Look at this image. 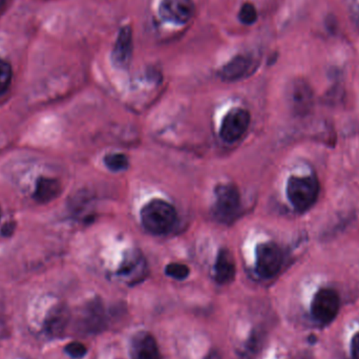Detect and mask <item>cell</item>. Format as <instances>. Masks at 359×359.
Here are the masks:
<instances>
[{"mask_svg":"<svg viewBox=\"0 0 359 359\" xmlns=\"http://www.w3.org/2000/svg\"><path fill=\"white\" fill-rule=\"evenodd\" d=\"M236 276V262L231 252L222 249L217 255L215 265V280L221 285L229 284Z\"/></svg>","mask_w":359,"mask_h":359,"instance_id":"15","label":"cell"},{"mask_svg":"<svg viewBox=\"0 0 359 359\" xmlns=\"http://www.w3.org/2000/svg\"><path fill=\"white\" fill-rule=\"evenodd\" d=\"M352 358L359 359V332L354 335L351 344Z\"/></svg>","mask_w":359,"mask_h":359,"instance_id":"22","label":"cell"},{"mask_svg":"<svg viewBox=\"0 0 359 359\" xmlns=\"http://www.w3.org/2000/svg\"><path fill=\"white\" fill-rule=\"evenodd\" d=\"M205 359H222L221 355L217 353V351H211L209 352L208 355L205 358Z\"/></svg>","mask_w":359,"mask_h":359,"instance_id":"23","label":"cell"},{"mask_svg":"<svg viewBox=\"0 0 359 359\" xmlns=\"http://www.w3.org/2000/svg\"><path fill=\"white\" fill-rule=\"evenodd\" d=\"M130 358L163 359L160 354L157 341L151 333L141 331L136 333L130 341Z\"/></svg>","mask_w":359,"mask_h":359,"instance_id":"10","label":"cell"},{"mask_svg":"<svg viewBox=\"0 0 359 359\" xmlns=\"http://www.w3.org/2000/svg\"><path fill=\"white\" fill-rule=\"evenodd\" d=\"M289 101L295 113H308L313 103V93L309 84L304 80H294L289 88Z\"/></svg>","mask_w":359,"mask_h":359,"instance_id":"13","label":"cell"},{"mask_svg":"<svg viewBox=\"0 0 359 359\" xmlns=\"http://www.w3.org/2000/svg\"><path fill=\"white\" fill-rule=\"evenodd\" d=\"M13 80V69L10 62L0 57V96L6 94Z\"/></svg>","mask_w":359,"mask_h":359,"instance_id":"18","label":"cell"},{"mask_svg":"<svg viewBox=\"0 0 359 359\" xmlns=\"http://www.w3.org/2000/svg\"><path fill=\"white\" fill-rule=\"evenodd\" d=\"M6 0H0V10L4 8V4H6Z\"/></svg>","mask_w":359,"mask_h":359,"instance_id":"24","label":"cell"},{"mask_svg":"<svg viewBox=\"0 0 359 359\" xmlns=\"http://www.w3.org/2000/svg\"><path fill=\"white\" fill-rule=\"evenodd\" d=\"M320 183L314 176L291 177L287 183V196L299 212L311 208L318 198Z\"/></svg>","mask_w":359,"mask_h":359,"instance_id":"2","label":"cell"},{"mask_svg":"<svg viewBox=\"0 0 359 359\" xmlns=\"http://www.w3.org/2000/svg\"><path fill=\"white\" fill-rule=\"evenodd\" d=\"M178 215L174 205L162 198H154L141 210L143 227L156 236L168 233L176 225Z\"/></svg>","mask_w":359,"mask_h":359,"instance_id":"1","label":"cell"},{"mask_svg":"<svg viewBox=\"0 0 359 359\" xmlns=\"http://www.w3.org/2000/svg\"><path fill=\"white\" fill-rule=\"evenodd\" d=\"M159 12L168 22L185 25L194 16V4L192 0H161Z\"/></svg>","mask_w":359,"mask_h":359,"instance_id":"8","label":"cell"},{"mask_svg":"<svg viewBox=\"0 0 359 359\" xmlns=\"http://www.w3.org/2000/svg\"><path fill=\"white\" fill-rule=\"evenodd\" d=\"M104 164L114 172H124L130 165L128 157L123 154H109L104 158Z\"/></svg>","mask_w":359,"mask_h":359,"instance_id":"17","label":"cell"},{"mask_svg":"<svg viewBox=\"0 0 359 359\" xmlns=\"http://www.w3.org/2000/svg\"><path fill=\"white\" fill-rule=\"evenodd\" d=\"M69 310L65 305H57L46 314L43 320V332L50 339L62 337L69 326Z\"/></svg>","mask_w":359,"mask_h":359,"instance_id":"11","label":"cell"},{"mask_svg":"<svg viewBox=\"0 0 359 359\" xmlns=\"http://www.w3.org/2000/svg\"><path fill=\"white\" fill-rule=\"evenodd\" d=\"M213 215L219 223H231L240 212L241 196L233 184H221L215 188Z\"/></svg>","mask_w":359,"mask_h":359,"instance_id":"3","label":"cell"},{"mask_svg":"<svg viewBox=\"0 0 359 359\" xmlns=\"http://www.w3.org/2000/svg\"><path fill=\"white\" fill-rule=\"evenodd\" d=\"M107 326L104 306L99 299L88 302L80 316L79 328L86 334H97Z\"/></svg>","mask_w":359,"mask_h":359,"instance_id":"7","label":"cell"},{"mask_svg":"<svg viewBox=\"0 0 359 359\" xmlns=\"http://www.w3.org/2000/svg\"><path fill=\"white\" fill-rule=\"evenodd\" d=\"M166 276L177 280H184L189 276V268L184 264L172 263L166 266Z\"/></svg>","mask_w":359,"mask_h":359,"instance_id":"20","label":"cell"},{"mask_svg":"<svg viewBox=\"0 0 359 359\" xmlns=\"http://www.w3.org/2000/svg\"><path fill=\"white\" fill-rule=\"evenodd\" d=\"M238 19L244 25H253L257 19V8L250 2H246L241 8L240 13H238Z\"/></svg>","mask_w":359,"mask_h":359,"instance_id":"19","label":"cell"},{"mask_svg":"<svg viewBox=\"0 0 359 359\" xmlns=\"http://www.w3.org/2000/svg\"><path fill=\"white\" fill-rule=\"evenodd\" d=\"M339 294L330 288H323L314 295L311 304V314L316 322L327 325L334 320L339 311Z\"/></svg>","mask_w":359,"mask_h":359,"instance_id":"5","label":"cell"},{"mask_svg":"<svg viewBox=\"0 0 359 359\" xmlns=\"http://www.w3.org/2000/svg\"><path fill=\"white\" fill-rule=\"evenodd\" d=\"M255 62L249 55H236L229 62L226 63L219 72V77L225 81H236L246 77Z\"/></svg>","mask_w":359,"mask_h":359,"instance_id":"14","label":"cell"},{"mask_svg":"<svg viewBox=\"0 0 359 359\" xmlns=\"http://www.w3.org/2000/svg\"><path fill=\"white\" fill-rule=\"evenodd\" d=\"M60 192L61 185L58 180L41 177L36 183L33 196L38 203L46 204V203L52 202L53 200L58 198Z\"/></svg>","mask_w":359,"mask_h":359,"instance_id":"16","label":"cell"},{"mask_svg":"<svg viewBox=\"0 0 359 359\" xmlns=\"http://www.w3.org/2000/svg\"><path fill=\"white\" fill-rule=\"evenodd\" d=\"M250 120V114L246 109L241 107L232 109L223 118L219 128V136L225 142H236L246 134Z\"/></svg>","mask_w":359,"mask_h":359,"instance_id":"6","label":"cell"},{"mask_svg":"<svg viewBox=\"0 0 359 359\" xmlns=\"http://www.w3.org/2000/svg\"><path fill=\"white\" fill-rule=\"evenodd\" d=\"M118 276L128 284H137L147 276V261L139 251H130L124 257Z\"/></svg>","mask_w":359,"mask_h":359,"instance_id":"9","label":"cell"},{"mask_svg":"<svg viewBox=\"0 0 359 359\" xmlns=\"http://www.w3.org/2000/svg\"><path fill=\"white\" fill-rule=\"evenodd\" d=\"M284 255L273 242L261 243L255 249V270L263 278H271L280 272Z\"/></svg>","mask_w":359,"mask_h":359,"instance_id":"4","label":"cell"},{"mask_svg":"<svg viewBox=\"0 0 359 359\" xmlns=\"http://www.w3.org/2000/svg\"><path fill=\"white\" fill-rule=\"evenodd\" d=\"M65 352L71 358L81 359L88 353V349L79 341H72L69 345L65 346Z\"/></svg>","mask_w":359,"mask_h":359,"instance_id":"21","label":"cell"},{"mask_svg":"<svg viewBox=\"0 0 359 359\" xmlns=\"http://www.w3.org/2000/svg\"><path fill=\"white\" fill-rule=\"evenodd\" d=\"M133 56V31L130 25H126L120 29L117 40L114 46L113 59L114 65L120 69L128 67L132 60Z\"/></svg>","mask_w":359,"mask_h":359,"instance_id":"12","label":"cell"}]
</instances>
